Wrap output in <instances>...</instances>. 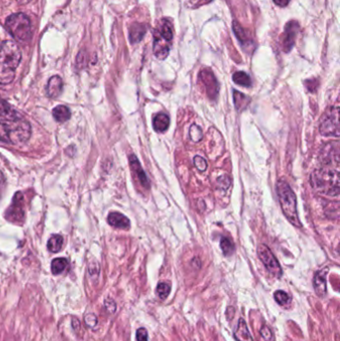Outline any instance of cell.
<instances>
[{
    "label": "cell",
    "instance_id": "obj_19",
    "mask_svg": "<svg viewBox=\"0 0 340 341\" xmlns=\"http://www.w3.org/2000/svg\"><path fill=\"white\" fill-rule=\"evenodd\" d=\"M53 118L55 119L58 123H65L71 118V111L70 109L65 105H59L55 107L52 111Z\"/></svg>",
    "mask_w": 340,
    "mask_h": 341
},
{
    "label": "cell",
    "instance_id": "obj_23",
    "mask_svg": "<svg viewBox=\"0 0 340 341\" xmlns=\"http://www.w3.org/2000/svg\"><path fill=\"white\" fill-rule=\"evenodd\" d=\"M63 246V238L60 235H53L47 244V248L51 252H58Z\"/></svg>",
    "mask_w": 340,
    "mask_h": 341
},
{
    "label": "cell",
    "instance_id": "obj_27",
    "mask_svg": "<svg viewBox=\"0 0 340 341\" xmlns=\"http://www.w3.org/2000/svg\"><path fill=\"white\" fill-rule=\"evenodd\" d=\"M221 247L225 255H231L235 251V246L228 238H223L221 241Z\"/></svg>",
    "mask_w": 340,
    "mask_h": 341
},
{
    "label": "cell",
    "instance_id": "obj_35",
    "mask_svg": "<svg viewBox=\"0 0 340 341\" xmlns=\"http://www.w3.org/2000/svg\"><path fill=\"white\" fill-rule=\"evenodd\" d=\"M136 340L148 341V331L146 328L141 327L136 332Z\"/></svg>",
    "mask_w": 340,
    "mask_h": 341
},
{
    "label": "cell",
    "instance_id": "obj_2",
    "mask_svg": "<svg viewBox=\"0 0 340 341\" xmlns=\"http://www.w3.org/2000/svg\"><path fill=\"white\" fill-rule=\"evenodd\" d=\"M20 61L21 52L15 42L4 41L0 44V84L13 81Z\"/></svg>",
    "mask_w": 340,
    "mask_h": 341
},
{
    "label": "cell",
    "instance_id": "obj_37",
    "mask_svg": "<svg viewBox=\"0 0 340 341\" xmlns=\"http://www.w3.org/2000/svg\"><path fill=\"white\" fill-rule=\"evenodd\" d=\"M71 324H72V327H73V329L75 330V331H77V330H79V328H80V322H79V319H77V318H72V321H71Z\"/></svg>",
    "mask_w": 340,
    "mask_h": 341
},
{
    "label": "cell",
    "instance_id": "obj_38",
    "mask_svg": "<svg viewBox=\"0 0 340 341\" xmlns=\"http://www.w3.org/2000/svg\"><path fill=\"white\" fill-rule=\"evenodd\" d=\"M273 2L281 7H285L289 3V0H273Z\"/></svg>",
    "mask_w": 340,
    "mask_h": 341
},
{
    "label": "cell",
    "instance_id": "obj_11",
    "mask_svg": "<svg viewBox=\"0 0 340 341\" xmlns=\"http://www.w3.org/2000/svg\"><path fill=\"white\" fill-rule=\"evenodd\" d=\"M129 161H130V167L132 169L133 173L136 175L137 179L139 180L140 184L145 188V189H148L150 188V183H149V180L145 174V172L142 169L141 167V164L139 162V160L137 159V157L135 155H131L129 157Z\"/></svg>",
    "mask_w": 340,
    "mask_h": 341
},
{
    "label": "cell",
    "instance_id": "obj_15",
    "mask_svg": "<svg viewBox=\"0 0 340 341\" xmlns=\"http://www.w3.org/2000/svg\"><path fill=\"white\" fill-rule=\"evenodd\" d=\"M233 337L237 341H253L246 321L244 318L239 319L238 325L233 330Z\"/></svg>",
    "mask_w": 340,
    "mask_h": 341
},
{
    "label": "cell",
    "instance_id": "obj_14",
    "mask_svg": "<svg viewBox=\"0 0 340 341\" xmlns=\"http://www.w3.org/2000/svg\"><path fill=\"white\" fill-rule=\"evenodd\" d=\"M63 90V81L61 79V77L59 76H52L46 86V93L47 96L55 99L57 97H59Z\"/></svg>",
    "mask_w": 340,
    "mask_h": 341
},
{
    "label": "cell",
    "instance_id": "obj_22",
    "mask_svg": "<svg viewBox=\"0 0 340 341\" xmlns=\"http://www.w3.org/2000/svg\"><path fill=\"white\" fill-rule=\"evenodd\" d=\"M68 266V261L64 258H58L51 263V271L53 274H61Z\"/></svg>",
    "mask_w": 340,
    "mask_h": 341
},
{
    "label": "cell",
    "instance_id": "obj_24",
    "mask_svg": "<svg viewBox=\"0 0 340 341\" xmlns=\"http://www.w3.org/2000/svg\"><path fill=\"white\" fill-rule=\"evenodd\" d=\"M232 80L236 84H238L240 86H243V87H250L251 86L250 77L247 75L246 72H243V71L236 72L232 75Z\"/></svg>",
    "mask_w": 340,
    "mask_h": 341
},
{
    "label": "cell",
    "instance_id": "obj_31",
    "mask_svg": "<svg viewBox=\"0 0 340 341\" xmlns=\"http://www.w3.org/2000/svg\"><path fill=\"white\" fill-rule=\"evenodd\" d=\"M261 335L265 341H274L273 332L268 326H263L261 328Z\"/></svg>",
    "mask_w": 340,
    "mask_h": 341
},
{
    "label": "cell",
    "instance_id": "obj_36",
    "mask_svg": "<svg viewBox=\"0 0 340 341\" xmlns=\"http://www.w3.org/2000/svg\"><path fill=\"white\" fill-rule=\"evenodd\" d=\"M210 0H189V5L193 7H200L204 4H207Z\"/></svg>",
    "mask_w": 340,
    "mask_h": 341
},
{
    "label": "cell",
    "instance_id": "obj_17",
    "mask_svg": "<svg viewBox=\"0 0 340 341\" xmlns=\"http://www.w3.org/2000/svg\"><path fill=\"white\" fill-rule=\"evenodd\" d=\"M170 126V118L167 114L159 113L155 116L153 120V127L155 131L159 133L165 132Z\"/></svg>",
    "mask_w": 340,
    "mask_h": 341
},
{
    "label": "cell",
    "instance_id": "obj_33",
    "mask_svg": "<svg viewBox=\"0 0 340 341\" xmlns=\"http://www.w3.org/2000/svg\"><path fill=\"white\" fill-rule=\"evenodd\" d=\"M88 272L92 280H96L100 272V266L98 263H91L88 266Z\"/></svg>",
    "mask_w": 340,
    "mask_h": 341
},
{
    "label": "cell",
    "instance_id": "obj_32",
    "mask_svg": "<svg viewBox=\"0 0 340 341\" xmlns=\"http://www.w3.org/2000/svg\"><path fill=\"white\" fill-rule=\"evenodd\" d=\"M194 162H195V166L197 167V169L201 172H204V170H207V162L204 158L200 157V156H197L194 158Z\"/></svg>",
    "mask_w": 340,
    "mask_h": 341
},
{
    "label": "cell",
    "instance_id": "obj_34",
    "mask_svg": "<svg viewBox=\"0 0 340 341\" xmlns=\"http://www.w3.org/2000/svg\"><path fill=\"white\" fill-rule=\"evenodd\" d=\"M104 306L105 309L109 312V313H115L116 309H117V304L115 303V301L112 299H106L104 302Z\"/></svg>",
    "mask_w": 340,
    "mask_h": 341
},
{
    "label": "cell",
    "instance_id": "obj_4",
    "mask_svg": "<svg viewBox=\"0 0 340 341\" xmlns=\"http://www.w3.org/2000/svg\"><path fill=\"white\" fill-rule=\"evenodd\" d=\"M277 190L279 195V200L281 207L283 208L286 219L296 227H302V223L299 219L298 207H296V197L293 190L289 187L286 181L280 180L277 185Z\"/></svg>",
    "mask_w": 340,
    "mask_h": 341
},
{
    "label": "cell",
    "instance_id": "obj_39",
    "mask_svg": "<svg viewBox=\"0 0 340 341\" xmlns=\"http://www.w3.org/2000/svg\"><path fill=\"white\" fill-rule=\"evenodd\" d=\"M18 1L19 3H21V4H26V3H28L30 0H17Z\"/></svg>",
    "mask_w": 340,
    "mask_h": 341
},
{
    "label": "cell",
    "instance_id": "obj_25",
    "mask_svg": "<svg viewBox=\"0 0 340 341\" xmlns=\"http://www.w3.org/2000/svg\"><path fill=\"white\" fill-rule=\"evenodd\" d=\"M171 289H172V287H171L170 283L161 282L157 285L156 293H157V295L159 296L160 300L164 301L169 296V294L171 293Z\"/></svg>",
    "mask_w": 340,
    "mask_h": 341
},
{
    "label": "cell",
    "instance_id": "obj_16",
    "mask_svg": "<svg viewBox=\"0 0 340 341\" xmlns=\"http://www.w3.org/2000/svg\"><path fill=\"white\" fill-rule=\"evenodd\" d=\"M108 223L114 227L117 228H123V229H127L130 227V221L127 217H125L124 215L120 214V212H111L108 216Z\"/></svg>",
    "mask_w": 340,
    "mask_h": 341
},
{
    "label": "cell",
    "instance_id": "obj_6",
    "mask_svg": "<svg viewBox=\"0 0 340 341\" xmlns=\"http://www.w3.org/2000/svg\"><path fill=\"white\" fill-rule=\"evenodd\" d=\"M321 133L323 136L339 137V108L333 107L327 111L321 124Z\"/></svg>",
    "mask_w": 340,
    "mask_h": 341
},
{
    "label": "cell",
    "instance_id": "obj_9",
    "mask_svg": "<svg viewBox=\"0 0 340 341\" xmlns=\"http://www.w3.org/2000/svg\"><path fill=\"white\" fill-rule=\"evenodd\" d=\"M5 217L12 223H20L24 219V199L22 194L18 191L15 194L12 204L7 208Z\"/></svg>",
    "mask_w": 340,
    "mask_h": 341
},
{
    "label": "cell",
    "instance_id": "obj_5",
    "mask_svg": "<svg viewBox=\"0 0 340 341\" xmlns=\"http://www.w3.org/2000/svg\"><path fill=\"white\" fill-rule=\"evenodd\" d=\"M5 26L8 32L19 41L31 37V22L24 13H15L6 19Z\"/></svg>",
    "mask_w": 340,
    "mask_h": 341
},
{
    "label": "cell",
    "instance_id": "obj_1",
    "mask_svg": "<svg viewBox=\"0 0 340 341\" xmlns=\"http://www.w3.org/2000/svg\"><path fill=\"white\" fill-rule=\"evenodd\" d=\"M31 136L29 122L11 107L0 106V141L11 145H22Z\"/></svg>",
    "mask_w": 340,
    "mask_h": 341
},
{
    "label": "cell",
    "instance_id": "obj_21",
    "mask_svg": "<svg viewBox=\"0 0 340 341\" xmlns=\"http://www.w3.org/2000/svg\"><path fill=\"white\" fill-rule=\"evenodd\" d=\"M233 102L236 105V109L242 111L246 109V106L249 103V98L239 91H233Z\"/></svg>",
    "mask_w": 340,
    "mask_h": 341
},
{
    "label": "cell",
    "instance_id": "obj_8",
    "mask_svg": "<svg viewBox=\"0 0 340 341\" xmlns=\"http://www.w3.org/2000/svg\"><path fill=\"white\" fill-rule=\"evenodd\" d=\"M299 31H300V24L298 21H289L285 25L284 33L281 36L282 47L284 52H289L293 48Z\"/></svg>",
    "mask_w": 340,
    "mask_h": 341
},
{
    "label": "cell",
    "instance_id": "obj_12",
    "mask_svg": "<svg viewBox=\"0 0 340 341\" xmlns=\"http://www.w3.org/2000/svg\"><path fill=\"white\" fill-rule=\"evenodd\" d=\"M328 272V268L325 269H322L320 271H317L314 274V279H313V288L315 293L320 296V297H323L326 294V274Z\"/></svg>",
    "mask_w": 340,
    "mask_h": 341
},
{
    "label": "cell",
    "instance_id": "obj_29",
    "mask_svg": "<svg viewBox=\"0 0 340 341\" xmlns=\"http://www.w3.org/2000/svg\"><path fill=\"white\" fill-rule=\"evenodd\" d=\"M189 137L194 142H199L203 138L202 129L197 125H192L189 129Z\"/></svg>",
    "mask_w": 340,
    "mask_h": 341
},
{
    "label": "cell",
    "instance_id": "obj_7",
    "mask_svg": "<svg viewBox=\"0 0 340 341\" xmlns=\"http://www.w3.org/2000/svg\"><path fill=\"white\" fill-rule=\"evenodd\" d=\"M258 254L265 265L266 269L273 274L277 278H281L283 274V270L280 263L271 252V250L265 246V245H260L258 247Z\"/></svg>",
    "mask_w": 340,
    "mask_h": 341
},
{
    "label": "cell",
    "instance_id": "obj_13",
    "mask_svg": "<svg viewBox=\"0 0 340 341\" xmlns=\"http://www.w3.org/2000/svg\"><path fill=\"white\" fill-rule=\"evenodd\" d=\"M170 52V47L169 44L167 43L166 40L163 38L160 37L156 32H155V40H154V53L155 56L157 57L160 60L166 59Z\"/></svg>",
    "mask_w": 340,
    "mask_h": 341
},
{
    "label": "cell",
    "instance_id": "obj_28",
    "mask_svg": "<svg viewBox=\"0 0 340 341\" xmlns=\"http://www.w3.org/2000/svg\"><path fill=\"white\" fill-rule=\"evenodd\" d=\"M232 28H233V31H235L236 36L238 37V39H239L241 42L244 43V42H246V41H247V36H246L245 29H244V28H243L238 22H233Z\"/></svg>",
    "mask_w": 340,
    "mask_h": 341
},
{
    "label": "cell",
    "instance_id": "obj_30",
    "mask_svg": "<svg viewBox=\"0 0 340 341\" xmlns=\"http://www.w3.org/2000/svg\"><path fill=\"white\" fill-rule=\"evenodd\" d=\"M84 321H85L86 325L90 328H95L98 325V317H97L96 314L92 313V312L87 313L84 317Z\"/></svg>",
    "mask_w": 340,
    "mask_h": 341
},
{
    "label": "cell",
    "instance_id": "obj_26",
    "mask_svg": "<svg viewBox=\"0 0 340 341\" xmlns=\"http://www.w3.org/2000/svg\"><path fill=\"white\" fill-rule=\"evenodd\" d=\"M273 297H274V301L280 305L288 304L291 301V297L284 290H277L273 294Z\"/></svg>",
    "mask_w": 340,
    "mask_h": 341
},
{
    "label": "cell",
    "instance_id": "obj_3",
    "mask_svg": "<svg viewBox=\"0 0 340 341\" xmlns=\"http://www.w3.org/2000/svg\"><path fill=\"white\" fill-rule=\"evenodd\" d=\"M313 189L328 196L337 197L339 194V170L337 168L326 166L322 170H316L311 176Z\"/></svg>",
    "mask_w": 340,
    "mask_h": 341
},
{
    "label": "cell",
    "instance_id": "obj_18",
    "mask_svg": "<svg viewBox=\"0 0 340 341\" xmlns=\"http://www.w3.org/2000/svg\"><path fill=\"white\" fill-rule=\"evenodd\" d=\"M160 37L163 38L167 42H170L173 39L174 33H173V25L168 19H163L159 25V28L156 32Z\"/></svg>",
    "mask_w": 340,
    "mask_h": 341
},
{
    "label": "cell",
    "instance_id": "obj_20",
    "mask_svg": "<svg viewBox=\"0 0 340 341\" xmlns=\"http://www.w3.org/2000/svg\"><path fill=\"white\" fill-rule=\"evenodd\" d=\"M146 26L140 23H136L132 25V27L130 28V39L132 43H138L140 42L144 35L146 34Z\"/></svg>",
    "mask_w": 340,
    "mask_h": 341
},
{
    "label": "cell",
    "instance_id": "obj_10",
    "mask_svg": "<svg viewBox=\"0 0 340 341\" xmlns=\"http://www.w3.org/2000/svg\"><path fill=\"white\" fill-rule=\"evenodd\" d=\"M199 79L205 86L207 94L210 99H216L219 95V83L209 69H203L200 72Z\"/></svg>",
    "mask_w": 340,
    "mask_h": 341
}]
</instances>
